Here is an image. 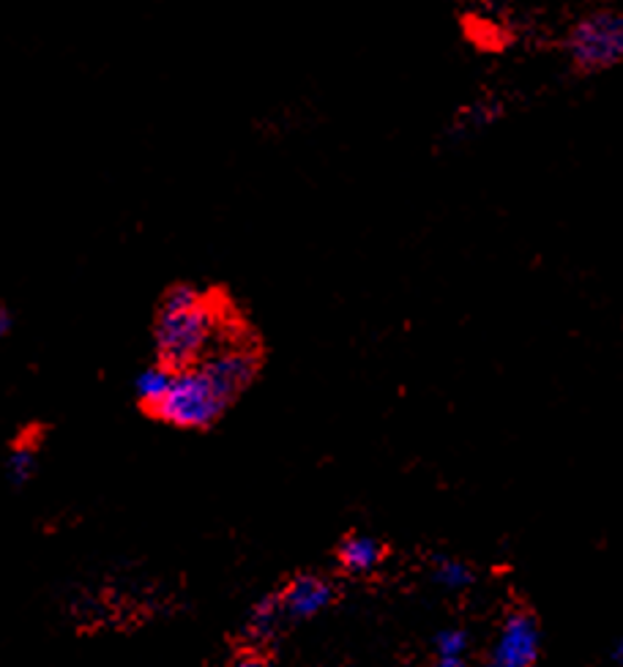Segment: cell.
Listing matches in <instances>:
<instances>
[{
	"label": "cell",
	"instance_id": "obj_11",
	"mask_svg": "<svg viewBox=\"0 0 623 667\" xmlns=\"http://www.w3.org/2000/svg\"><path fill=\"white\" fill-rule=\"evenodd\" d=\"M435 580L441 585H446V589H465V585L473 583V572L463 561H454V558H437Z\"/></svg>",
	"mask_w": 623,
	"mask_h": 667
},
{
	"label": "cell",
	"instance_id": "obj_9",
	"mask_svg": "<svg viewBox=\"0 0 623 667\" xmlns=\"http://www.w3.org/2000/svg\"><path fill=\"white\" fill-rule=\"evenodd\" d=\"M467 635L463 629H443L435 637L437 667H465Z\"/></svg>",
	"mask_w": 623,
	"mask_h": 667
},
{
	"label": "cell",
	"instance_id": "obj_8",
	"mask_svg": "<svg viewBox=\"0 0 623 667\" xmlns=\"http://www.w3.org/2000/svg\"><path fill=\"white\" fill-rule=\"evenodd\" d=\"M170 381H172L170 367H148V370H142L140 375H137V383H135L137 396H140L148 407H154L156 402L167 394Z\"/></svg>",
	"mask_w": 623,
	"mask_h": 667
},
{
	"label": "cell",
	"instance_id": "obj_1",
	"mask_svg": "<svg viewBox=\"0 0 623 667\" xmlns=\"http://www.w3.org/2000/svg\"><path fill=\"white\" fill-rule=\"evenodd\" d=\"M257 359L244 348H230L211 361L172 372L167 394L154 405L156 416L172 427L200 430L219 419L230 400L255 378Z\"/></svg>",
	"mask_w": 623,
	"mask_h": 667
},
{
	"label": "cell",
	"instance_id": "obj_13",
	"mask_svg": "<svg viewBox=\"0 0 623 667\" xmlns=\"http://www.w3.org/2000/svg\"><path fill=\"white\" fill-rule=\"evenodd\" d=\"M9 331H11V313L0 304V339H3Z\"/></svg>",
	"mask_w": 623,
	"mask_h": 667
},
{
	"label": "cell",
	"instance_id": "obj_6",
	"mask_svg": "<svg viewBox=\"0 0 623 667\" xmlns=\"http://www.w3.org/2000/svg\"><path fill=\"white\" fill-rule=\"evenodd\" d=\"M331 600L334 589L326 580L315 578V574H302L287 585L285 594L279 596V605L293 618H312V615L326 611Z\"/></svg>",
	"mask_w": 623,
	"mask_h": 667
},
{
	"label": "cell",
	"instance_id": "obj_10",
	"mask_svg": "<svg viewBox=\"0 0 623 667\" xmlns=\"http://www.w3.org/2000/svg\"><path fill=\"white\" fill-rule=\"evenodd\" d=\"M279 613H282L279 596H265V600H260L257 607L250 615L252 635H255V637H268L271 632H274Z\"/></svg>",
	"mask_w": 623,
	"mask_h": 667
},
{
	"label": "cell",
	"instance_id": "obj_12",
	"mask_svg": "<svg viewBox=\"0 0 623 667\" xmlns=\"http://www.w3.org/2000/svg\"><path fill=\"white\" fill-rule=\"evenodd\" d=\"M6 470H9V479L14 481V485H25L33 476V470H36V454H33V448L17 446L14 452L9 454Z\"/></svg>",
	"mask_w": 623,
	"mask_h": 667
},
{
	"label": "cell",
	"instance_id": "obj_4",
	"mask_svg": "<svg viewBox=\"0 0 623 667\" xmlns=\"http://www.w3.org/2000/svg\"><path fill=\"white\" fill-rule=\"evenodd\" d=\"M539 657V626L528 613H511L495 640L489 667H534Z\"/></svg>",
	"mask_w": 623,
	"mask_h": 667
},
{
	"label": "cell",
	"instance_id": "obj_3",
	"mask_svg": "<svg viewBox=\"0 0 623 667\" xmlns=\"http://www.w3.org/2000/svg\"><path fill=\"white\" fill-rule=\"evenodd\" d=\"M563 53L580 74H602L623 61V14L613 6L577 17L563 39Z\"/></svg>",
	"mask_w": 623,
	"mask_h": 667
},
{
	"label": "cell",
	"instance_id": "obj_2",
	"mask_svg": "<svg viewBox=\"0 0 623 667\" xmlns=\"http://www.w3.org/2000/svg\"><path fill=\"white\" fill-rule=\"evenodd\" d=\"M222 324V309L192 285H176L165 293L156 318V350L170 370L194 364Z\"/></svg>",
	"mask_w": 623,
	"mask_h": 667
},
{
	"label": "cell",
	"instance_id": "obj_7",
	"mask_svg": "<svg viewBox=\"0 0 623 667\" xmlns=\"http://www.w3.org/2000/svg\"><path fill=\"white\" fill-rule=\"evenodd\" d=\"M380 558H383V548L369 537H350L339 548V563L356 574L372 572L380 563Z\"/></svg>",
	"mask_w": 623,
	"mask_h": 667
},
{
	"label": "cell",
	"instance_id": "obj_14",
	"mask_svg": "<svg viewBox=\"0 0 623 667\" xmlns=\"http://www.w3.org/2000/svg\"><path fill=\"white\" fill-rule=\"evenodd\" d=\"M230 667H268V663L260 657H241V659H235Z\"/></svg>",
	"mask_w": 623,
	"mask_h": 667
},
{
	"label": "cell",
	"instance_id": "obj_5",
	"mask_svg": "<svg viewBox=\"0 0 623 667\" xmlns=\"http://www.w3.org/2000/svg\"><path fill=\"white\" fill-rule=\"evenodd\" d=\"M504 115H506V105L498 99V96L493 94L478 96V99L467 102L463 110L454 115V120L446 129V140L463 146V142L473 140V137L482 135V131L493 129Z\"/></svg>",
	"mask_w": 623,
	"mask_h": 667
}]
</instances>
